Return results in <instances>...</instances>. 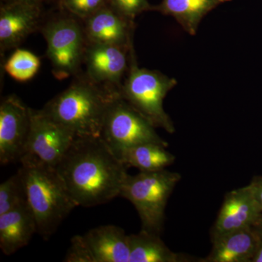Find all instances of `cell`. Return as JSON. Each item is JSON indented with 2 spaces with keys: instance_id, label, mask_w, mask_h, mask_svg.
Segmentation results:
<instances>
[{
  "instance_id": "6da1fadb",
  "label": "cell",
  "mask_w": 262,
  "mask_h": 262,
  "mask_svg": "<svg viewBox=\"0 0 262 262\" xmlns=\"http://www.w3.org/2000/svg\"><path fill=\"white\" fill-rule=\"evenodd\" d=\"M126 168L101 137L76 136L56 169L77 206L89 208L120 196Z\"/></svg>"
},
{
  "instance_id": "7a4b0ae2",
  "label": "cell",
  "mask_w": 262,
  "mask_h": 262,
  "mask_svg": "<svg viewBox=\"0 0 262 262\" xmlns=\"http://www.w3.org/2000/svg\"><path fill=\"white\" fill-rule=\"evenodd\" d=\"M120 95V89L96 83L84 75L77 77L42 110L76 136L101 137L107 110Z\"/></svg>"
},
{
  "instance_id": "3957f363",
  "label": "cell",
  "mask_w": 262,
  "mask_h": 262,
  "mask_svg": "<svg viewBox=\"0 0 262 262\" xmlns=\"http://www.w3.org/2000/svg\"><path fill=\"white\" fill-rule=\"evenodd\" d=\"M19 170L25 184L27 203L37 224V233L48 241L77 204L56 169L21 166Z\"/></svg>"
},
{
  "instance_id": "277c9868",
  "label": "cell",
  "mask_w": 262,
  "mask_h": 262,
  "mask_svg": "<svg viewBox=\"0 0 262 262\" xmlns=\"http://www.w3.org/2000/svg\"><path fill=\"white\" fill-rule=\"evenodd\" d=\"M133 48L127 76L120 88L122 97L155 127L173 134L175 127L164 110L163 101L177 81L159 71L139 67Z\"/></svg>"
},
{
  "instance_id": "5b68a950",
  "label": "cell",
  "mask_w": 262,
  "mask_h": 262,
  "mask_svg": "<svg viewBox=\"0 0 262 262\" xmlns=\"http://www.w3.org/2000/svg\"><path fill=\"white\" fill-rule=\"evenodd\" d=\"M182 179L180 174L163 170L127 174L120 196L135 207L143 230L160 235L163 231L167 203L174 188Z\"/></svg>"
},
{
  "instance_id": "8992f818",
  "label": "cell",
  "mask_w": 262,
  "mask_h": 262,
  "mask_svg": "<svg viewBox=\"0 0 262 262\" xmlns=\"http://www.w3.org/2000/svg\"><path fill=\"white\" fill-rule=\"evenodd\" d=\"M42 32L55 77L64 80L78 75L88 44L83 26L73 17L61 16L45 24Z\"/></svg>"
},
{
  "instance_id": "52a82bcc",
  "label": "cell",
  "mask_w": 262,
  "mask_h": 262,
  "mask_svg": "<svg viewBox=\"0 0 262 262\" xmlns=\"http://www.w3.org/2000/svg\"><path fill=\"white\" fill-rule=\"evenodd\" d=\"M101 138L119 159L124 151L139 144L152 143L168 146L158 135L154 125L130 106L121 94L107 110Z\"/></svg>"
},
{
  "instance_id": "ba28073f",
  "label": "cell",
  "mask_w": 262,
  "mask_h": 262,
  "mask_svg": "<svg viewBox=\"0 0 262 262\" xmlns=\"http://www.w3.org/2000/svg\"><path fill=\"white\" fill-rule=\"evenodd\" d=\"M76 136L70 129L45 113L31 110V127L24 154L19 160L24 167L56 168Z\"/></svg>"
},
{
  "instance_id": "9c48e42d",
  "label": "cell",
  "mask_w": 262,
  "mask_h": 262,
  "mask_svg": "<svg viewBox=\"0 0 262 262\" xmlns=\"http://www.w3.org/2000/svg\"><path fill=\"white\" fill-rule=\"evenodd\" d=\"M31 110L16 95H9L0 105V163L18 161L24 154L31 127Z\"/></svg>"
},
{
  "instance_id": "30bf717a",
  "label": "cell",
  "mask_w": 262,
  "mask_h": 262,
  "mask_svg": "<svg viewBox=\"0 0 262 262\" xmlns=\"http://www.w3.org/2000/svg\"><path fill=\"white\" fill-rule=\"evenodd\" d=\"M132 46L88 42L84 58V75L96 83L120 89L122 79L130 67Z\"/></svg>"
},
{
  "instance_id": "8fae6325",
  "label": "cell",
  "mask_w": 262,
  "mask_h": 262,
  "mask_svg": "<svg viewBox=\"0 0 262 262\" xmlns=\"http://www.w3.org/2000/svg\"><path fill=\"white\" fill-rule=\"evenodd\" d=\"M262 211L249 185L226 194L213 228L211 239L257 224Z\"/></svg>"
},
{
  "instance_id": "7c38bea8",
  "label": "cell",
  "mask_w": 262,
  "mask_h": 262,
  "mask_svg": "<svg viewBox=\"0 0 262 262\" xmlns=\"http://www.w3.org/2000/svg\"><path fill=\"white\" fill-rule=\"evenodd\" d=\"M41 5L3 3L0 8V50L18 48L40 24Z\"/></svg>"
},
{
  "instance_id": "4fadbf2b",
  "label": "cell",
  "mask_w": 262,
  "mask_h": 262,
  "mask_svg": "<svg viewBox=\"0 0 262 262\" xmlns=\"http://www.w3.org/2000/svg\"><path fill=\"white\" fill-rule=\"evenodd\" d=\"M133 27L134 21L107 5L84 19L83 29L88 42L130 47Z\"/></svg>"
},
{
  "instance_id": "5bb4252c",
  "label": "cell",
  "mask_w": 262,
  "mask_h": 262,
  "mask_svg": "<svg viewBox=\"0 0 262 262\" xmlns=\"http://www.w3.org/2000/svg\"><path fill=\"white\" fill-rule=\"evenodd\" d=\"M253 227L241 229L212 239L210 254L203 262H252L261 243Z\"/></svg>"
},
{
  "instance_id": "9a60e30c",
  "label": "cell",
  "mask_w": 262,
  "mask_h": 262,
  "mask_svg": "<svg viewBox=\"0 0 262 262\" xmlns=\"http://www.w3.org/2000/svg\"><path fill=\"white\" fill-rule=\"evenodd\" d=\"M83 237L94 262H129V235L121 227L100 226Z\"/></svg>"
},
{
  "instance_id": "2e32d148",
  "label": "cell",
  "mask_w": 262,
  "mask_h": 262,
  "mask_svg": "<svg viewBox=\"0 0 262 262\" xmlns=\"http://www.w3.org/2000/svg\"><path fill=\"white\" fill-rule=\"evenodd\" d=\"M37 224L28 203L0 215V248L7 256L28 245Z\"/></svg>"
},
{
  "instance_id": "e0dca14e",
  "label": "cell",
  "mask_w": 262,
  "mask_h": 262,
  "mask_svg": "<svg viewBox=\"0 0 262 262\" xmlns=\"http://www.w3.org/2000/svg\"><path fill=\"white\" fill-rule=\"evenodd\" d=\"M230 1L232 0H163L158 6L152 7L151 10L173 17L184 31L194 35L201 20L208 13Z\"/></svg>"
},
{
  "instance_id": "ac0fdd59",
  "label": "cell",
  "mask_w": 262,
  "mask_h": 262,
  "mask_svg": "<svg viewBox=\"0 0 262 262\" xmlns=\"http://www.w3.org/2000/svg\"><path fill=\"white\" fill-rule=\"evenodd\" d=\"M129 262H181L185 258L173 252L160 235L141 229L138 234H129Z\"/></svg>"
},
{
  "instance_id": "d6986e66",
  "label": "cell",
  "mask_w": 262,
  "mask_h": 262,
  "mask_svg": "<svg viewBox=\"0 0 262 262\" xmlns=\"http://www.w3.org/2000/svg\"><path fill=\"white\" fill-rule=\"evenodd\" d=\"M166 149L160 144H141L124 151L120 159L126 167H134L140 172L157 171L166 169L175 161V156Z\"/></svg>"
},
{
  "instance_id": "ffe728a7",
  "label": "cell",
  "mask_w": 262,
  "mask_h": 262,
  "mask_svg": "<svg viewBox=\"0 0 262 262\" xmlns=\"http://www.w3.org/2000/svg\"><path fill=\"white\" fill-rule=\"evenodd\" d=\"M40 67V59L32 52L17 49L5 61V72L15 80L24 82L30 80Z\"/></svg>"
},
{
  "instance_id": "44dd1931",
  "label": "cell",
  "mask_w": 262,
  "mask_h": 262,
  "mask_svg": "<svg viewBox=\"0 0 262 262\" xmlns=\"http://www.w3.org/2000/svg\"><path fill=\"white\" fill-rule=\"evenodd\" d=\"M27 203L25 184L20 170L0 185V215Z\"/></svg>"
},
{
  "instance_id": "7402d4cb",
  "label": "cell",
  "mask_w": 262,
  "mask_h": 262,
  "mask_svg": "<svg viewBox=\"0 0 262 262\" xmlns=\"http://www.w3.org/2000/svg\"><path fill=\"white\" fill-rule=\"evenodd\" d=\"M108 0H59L60 5L71 15L84 20L108 5Z\"/></svg>"
},
{
  "instance_id": "603a6c76",
  "label": "cell",
  "mask_w": 262,
  "mask_h": 262,
  "mask_svg": "<svg viewBox=\"0 0 262 262\" xmlns=\"http://www.w3.org/2000/svg\"><path fill=\"white\" fill-rule=\"evenodd\" d=\"M108 5L119 14L134 21L138 15L152 10L148 0H108Z\"/></svg>"
},
{
  "instance_id": "cb8c5ba5",
  "label": "cell",
  "mask_w": 262,
  "mask_h": 262,
  "mask_svg": "<svg viewBox=\"0 0 262 262\" xmlns=\"http://www.w3.org/2000/svg\"><path fill=\"white\" fill-rule=\"evenodd\" d=\"M67 262H94L83 235L72 237L71 246L64 258Z\"/></svg>"
},
{
  "instance_id": "d4e9b609",
  "label": "cell",
  "mask_w": 262,
  "mask_h": 262,
  "mask_svg": "<svg viewBox=\"0 0 262 262\" xmlns=\"http://www.w3.org/2000/svg\"><path fill=\"white\" fill-rule=\"evenodd\" d=\"M248 185L262 211V177H256Z\"/></svg>"
},
{
  "instance_id": "484cf974",
  "label": "cell",
  "mask_w": 262,
  "mask_h": 262,
  "mask_svg": "<svg viewBox=\"0 0 262 262\" xmlns=\"http://www.w3.org/2000/svg\"><path fill=\"white\" fill-rule=\"evenodd\" d=\"M3 3H25L32 4L41 5L43 0H3Z\"/></svg>"
},
{
  "instance_id": "4316f807",
  "label": "cell",
  "mask_w": 262,
  "mask_h": 262,
  "mask_svg": "<svg viewBox=\"0 0 262 262\" xmlns=\"http://www.w3.org/2000/svg\"><path fill=\"white\" fill-rule=\"evenodd\" d=\"M252 262H262V239L258 246L257 251L253 257Z\"/></svg>"
},
{
  "instance_id": "83f0119b",
  "label": "cell",
  "mask_w": 262,
  "mask_h": 262,
  "mask_svg": "<svg viewBox=\"0 0 262 262\" xmlns=\"http://www.w3.org/2000/svg\"><path fill=\"white\" fill-rule=\"evenodd\" d=\"M253 228L257 232L258 235L260 236V237H261V239H262V214L261 217H260L257 224H256Z\"/></svg>"
},
{
  "instance_id": "f1b7e54d",
  "label": "cell",
  "mask_w": 262,
  "mask_h": 262,
  "mask_svg": "<svg viewBox=\"0 0 262 262\" xmlns=\"http://www.w3.org/2000/svg\"><path fill=\"white\" fill-rule=\"evenodd\" d=\"M57 1H58H58H59V0H57Z\"/></svg>"
}]
</instances>
